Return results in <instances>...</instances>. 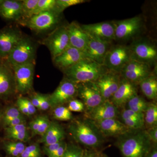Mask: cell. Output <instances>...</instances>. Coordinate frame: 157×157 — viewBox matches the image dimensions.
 Returning a JSON list of instances; mask_svg holds the SVG:
<instances>
[{
  "label": "cell",
  "mask_w": 157,
  "mask_h": 157,
  "mask_svg": "<svg viewBox=\"0 0 157 157\" xmlns=\"http://www.w3.org/2000/svg\"><path fill=\"white\" fill-rule=\"evenodd\" d=\"M68 131L76 143L87 149L97 150L105 141V137L94 121L86 117L72 120L68 126Z\"/></svg>",
  "instance_id": "1"
},
{
  "label": "cell",
  "mask_w": 157,
  "mask_h": 157,
  "mask_svg": "<svg viewBox=\"0 0 157 157\" xmlns=\"http://www.w3.org/2000/svg\"><path fill=\"white\" fill-rule=\"evenodd\" d=\"M117 138L116 146L123 157H144L154 144L145 129L132 130Z\"/></svg>",
  "instance_id": "2"
},
{
  "label": "cell",
  "mask_w": 157,
  "mask_h": 157,
  "mask_svg": "<svg viewBox=\"0 0 157 157\" xmlns=\"http://www.w3.org/2000/svg\"><path fill=\"white\" fill-rule=\"evenodd\" d=\"M107 70L104 65L86 58L63 72L65 77L79 84L95 82Z\"/></svg>",
  "instance_id": "3"
},
{
  "label": "cell",
  "mask_w": 157,
  "mask_h": 157,
  "mask_svg": "<svg viewBox=\"0 0 157 157\" xmlns=\"http://www.w3.org/2000/svg\"><path fill=\"white\" fill-rule=\"evenodd\" d=\"M131 59L153 67L156 65L157 48L154 42L148 38L138 37L128 45Z\"/></svg>",
  "instance_id": "4"
},
{
  "label": "cell",
  "mask_w": 157,
  "mask_h": 157,
  "mask_svg": "<svg viewBox=\"0 0 157 157\" xmlns=\"http://www.w3.org/2000/svg\"><path fill=\"white\" fill-rule=\"evenodd\" d=\"M36 53V43L29 37L23 36L6 59L12 66L35 64Z\"/></svg>",
  "instance_id": "5"
},
{
  "label": "cell",
  "mask_w": 157,
  "mask_h": 157,
  "mask_svg": "<svg viewBox=\"0 0 157 157\" xmlns=\"http://www.w3.org/2000/svg\"><path fill=\"white\" fill-rule=\"evenodd\" d=\"M113 22L115 26V40L122 42L132 41L139 37L144 26L143 18L140 16Z\"/></svg>",
  "instance_id": "6"
},
{
  "label": "cell",
  "mask_w": 157,
  "mask_h": 157,
  "mask_svg": "<svg viewBox=\"0 0 157 157\" xmlns=\"http://www.w3.org/2000/svg\"><path fill=\"white\" fill-rule=\"evenodd\" d=\"M131 60L128 45H111L104 58L103 65L107 70L120 73Z\"/></svg>",
  "instance_id": "7"
},
{
  "label": "cell",
  "mask_w": 157,
  "mask_h": 157,
  "mask_svg": "<svg viewBox=\"0 0 157 157\" xmlns=\"http://www.w3.org/2000/svg\"><path fill=\"white\" fill-rule=\"evenodd\" d=\"M52 60L58 56L70 46L67 25L57 27L44 40Z\"/></svg>",
  "instance_id": "8"
},
{
  "label": "cell",
  "mask_w": 157,
  "mask_h": 157,
  "mask_svg": "<svg viewBox=\"0 0 157 157\" xmlns=\"http://www.w3.org/2000/svg\"><path fill=\"white\" fill-rule=\"evenodd\" d=\"M78 84L65 77L52 94L49 95L51 107L63 106L77 97Z\"/></svg>",
  "instance_id": "9"
},
{
  "label": "cell",
  "mask_w": 157,
  "mask_h": 157,
  "mask_svg": "<svg viewBox=\"0 0 157 157\" xmlns=\"http://www.w3.org/2000/svg\"><path fill=\"white\" fill-rule=\"evenodd\" d=\"M60 13L55 11H44L29 17L26 26L37 32H44L57 26L60 20Z\"/></svg>",
  "instance_id": "10"
},
{
  "label": "cell",
  "mask_w": 157,
  "mask_h": 157,
  "mask_svg": "<svg viewBox=\"0 0 157 157\" xmlns=\"http://www.w3.org/2000/svg\"><path fill=\"white\" fill-rule=\"evenodd\" d=\"M35 63L12 66L14 70L17 93L28 94L33 89Z\"/></svg>",
  "instance_id": "11"
},
{
  "label": "cell",
  "mask_w": 157,
  "mask_h": 157,
  "mask_svg": "<svg viewBox=\"0 0 157 157\" xmlns=\"http://www.w3.org/2000/svg\"><path fill=\"white\" fill-rule=\"evenodd\" d=\"M77 96L84 104L86 113L90 112L105 101L94 82L78 84Z\"/></svg>",
  "instance_id": "12"
},
{
  "label": "cell",
  "mask_w": 157,
  "mask_h": 157,
  "mask_svg": "<svg viewBox=\"0 0 157 157\" xmlns=\"http://www.w3.org/2000/svg\"><path fill=\"white\" fill-rule=\"evenodd\" d=\"M0 59V99H7L17 93L13 67L6 60Z\"/></svg>",
  "instance_id": "13"
},
{
  "label": "cell",
  "mask_w": 157,
  "mask_h": 157,
  "mask_svg": "<svg viewBox=\"0 0 157 157\" xmlns=\"http://www.w3.org/2000/svg\"><path fill=\"white\" fill-rule=\"evenodd\" d=\"M152 68L149 65L131 59L120 74L121 78L137 85L155 70Z\"/></svg>",
  "instance_id": "14"
},
{
  "label": "cell",
  "mask_w": 157,
  "mask_h": 157,
  "mask_svg": "<svg viewBox=\"0 0 157 157\" xmlns=\"http://www.w3.org/2000/svg\"><path fill=\"white\" fill-rule=\"evenodd\" d=\"M121 79L120 73L108 70L95 82L104 100H110L119 86Z\"/></svg>",
  "instance_id": "15"
},
{
  "label": "cell",
  "mask_w": 157,
  "mask_h": 157,
  "mask_svg": "<svg viewBox=\"0 0 157 157\" xmlns=\"http://www.w3.org/2000/svg\"><path fill=\"white\" fill-rule=\"evenodd\" d=\"M81 26L88 34L101 41L112 43V41L115 40V26L113 21Z\"/></svg>",
  "instance_id": "16"
},
{
  "label": "cell",
  "mask_w": 157,
  "mask_h": 157,
  "mask_svg": "<svg viewBox=\"0 0 157 157\" xmlns=\"http://www.w3.org/2000/svg\"><path fill=\"white\" fill-rule=\"evenodd\" d=\"M23 36L18 29L9 27L0 30V58L7 59Z\"/></svg>",
  "instance_id": "17"
},
{
  "label": "cell",
  "mask_w": 157,
  "mask_h": 157,
  "mask_svg": "<svg viewBox=\"0 0 157 157\" xmlns=\"http://www.w3.org/2000/svg\"><path fill=\"white\" fill-rule=\"evenodd\" d=\"M87 48L85 52L86 58L103 65L104 58L111 47V43L104 42L88 34Z\"/></svg>",
  "instance_id": "18"
},
{
  "label": "cell",
  "mask_w": 157,
  "mask_h": 157,
  "mask_svg": "<svg viewBox=\"0 0 157 157\" xmlns=\"http://www.w3.org/2000/svg\"><path fill=\"white\" fill-rule=\"evenodd\" d=\"M94 122L105 138L118 137L132 131L117 118L97 121Z\"/></svg>",
  "instance_id": "19"
},
{
  "label": "cell",
  "mask_w": 157,
  "mask_h": 157,
  "mask_svg": "<svg viewBox=\"0 0 157 157\" xmlns=\"http://www.w3.org/2000/svg\"><path fill=\"white\" fill-rule=\"evenodd\" d=\"M137 85L128 80L121 78L119 86L110 101L118 108L124 107L129 99L137 94Z\"/></svg>",
  "instance_id": "20"
},
{
  "label": "cell",
  "mask_w": 157,
  "mask_h": 157,
  "mask_svg": "<svg viewBox=\"0 0 157 157\" xmlns=\"http://www.w3.org/2000/svg\"><path fill=\"white\" fill-rule=\"evenodd\" d=\"M86 58V57L83 52L70 46L53 59V61L57 67L64 71Z\"/></svg>",
  "instance_id": "21"
},
{
  "label": "cell",
  "mask_w": 157,
  "mask_h": 157,
  "mask_svg": "<svg viewBox=\"0 0 157 157\" xmlns=\"http://www.w3.org/2000/svg\"><path fill=\"white\" fill-rule=\"evenodd\" d=\"M118 109L110 100H105L94 109L86 113V117L94 121L117 118L120 113Z\"/></svg>",
  "instance_id": "22"
},
{
  "label": "cell",
  "mask_w": 157,
  "mask_h": 157,
  "mask_svg": "<svg viewBox=\"0 0 157 157\" xmlns=\"http://www.w3.org/2000/svg\"><path fill=\"white\" fill-rule=\"evenodd\" d=\"M70 46L77 48L85 54L88 42V35L76 21L67 25Z\"/></svg>",
  "instance_id": "23"
},
{
  "label": "cell",
  "mask_w": 157,
  "mask_h": 157,
  "mask_svg": "<svg viewBox=\"0 0 157 157\" xmlns=\"http://www.w3.org/2000/svg\"><path fill=\"white\" fill-rule=\"evenodd\" d=\"M66 136L63 128L56 121H51L50 125L39 140L44 146L50 145L63 141Z\"/></svg>",
  "instance_id": "24"
},
{
  "label": "cell",
  "mask_w": 157,
  "mask_h": 157,
  "mask_svg": "<svg viewBox=\"0 0 157 157\" xmlns=\"http://www.w3.org/2000/svg\"><path fill=\"white\" fill-rule=\"evenodd\" d=\"M0 15L7 20H19L23 16L21 1L4 0L0 6Z\"/></svg>",
  "instance_id": "25"
},
{
  "label": "cell",
  "mask_w": 157,
  "mask_h": 157,
  "mask_svg": "<svg viewBox=\"0 0 157 157\" xmlns=\"http://www.w3.org/2000/svg\"><path fill=\"white\" fill-rule=\"evenodd\" d=\"M140 90L148 99L156 100L157 98V79L155 70L149 76L139 82Z\"/></svg>",
  "instance_id": "26"
},
{
  "label": "cell",
  "mask_w": 157,
  "mask_h": 157,
  "mask_svg": "<svg viewBox=\"0 0 157 157\" xmlns=\"http://www.w3.org/2000/svg\"><path fill=\"white\" fill-rule=\"evenodd\" d=\"M5 130L6 138L8 140L24 143L29 140L31 138L26 124L8 127L5 128Z\"/></svg>",
  "instance_id": "27"
},
{
  "label": "cell",
  "mask_w": 157,
  "mask_h": 157,
  "mask_svg": "<svg viewBox=\"0 0 157 157\" xmlns=\"http://www.w3.org/2000/svg\"><path fill=\"white\" fill-rule=\"evenodd\" d=\"M26 147L24 142L14 140H8L3 144V149L8 157H19Z\"/></svg>",
  "instance_id": "28"
},
{
  "label": "cell",
  "mask_w": 157,
  "mask_h": 157,
  "mask_svg": "<svg viewBox=\"0 0 157 157\" xmlns=\"http://www.w3.org/2000/svg\"><path fill=\"white\" fill-rule=\"evenodd\" d=\"M144 128L157 126V105L155 102H148L144 113Z\"/></svg>",
  "instance_id": "29"
},
{
  "label": "cell",
  "mask_w": 157,
  "mask_h": 157,
  "mask_svg": "<svg viewBox=\"0 0 157 157\" xmlns=\"http://www.w3.org/2000/svg\"><path fill=\"white\" fill-rule=\"evenodd\" d=\"M148 102L144 98L137 94L133 96L127 102V109H131L135 112L144 113L147 108Z\"/></svg>",
  "instance_id": "30"
},
{
  "label": "cell",
  "mask_w": 157,
  "mask_h": 157,
  "mask_svg": "<svg viewBox=\"0 0 157 157\" xmlns=\"http://www.w3.org/2000/svg\"><path fill=\"white\" fill-rule=\"evenodd\" d=\"M22 116L24 115L20 112L16 106H9L2 111L1 124L2 125L4 128H5L12 120Z\"/></svg>",
  "instance_id": "31"
},
{
  "label": "cell",
  "mask_w": 157,
  "mask_h": 157,
  "mask_svg": "<svg viewBox=\"0 0 157 157\" xmlns=\"http://www.w3.org/2000/svg\"><path fill=\"white\" fill-rule=\"evenodd\" d=\"M49 11H57L56 0H39L33 15Z\"/></svg>",
  "instance_id": "32"
},
{
  "label": "cell",
  "mask_w": 157,
  "mask_h": 157,
  "mask_svg": "<svg viewBox=\"0 0 157 157\" xmlns=\"http://www.w3.org/2000/svg\"><path fill=\"white\" fill-rule=\"evenodd\" d=\"M54 118L56 120L68 121L73 119L72 112L69 110L67 107L64 106L55 107L53 110Z\"/></svg>",
  "instance_id": "33"
},
{
  "label": "cell",
  "mask_w": 157,
  "mask_h": 157,
  "mask_svg": "<svg viewBox=\"0 0 157 157\" xmlns=\"http://www.w3.org/2000/svg\"><path fill=\"white\" fill-rule=\"evenodd\" d=\"M83 151L84 149L78 144L73 143L67 144L64 154L62 157H82Z\"/></svg>",
  "instance_id": "34"
},
{
  "label": "cell",
  "mask_w": 157,
  "mask_h": 157,
  "mask_svg": "<svg viewBox=\"0 0 157 157\" xmlns=\"http://www.w3.org/2000/svg\"><path fill=\"white\" fill-rule=\"evenodd\" d=\"M19 157H42V152L39 144L34 143L26 147Z\"/></svg>",
  "instance_id": "35"
},
{
  "label": "cell",
  "mask_w": 157,
  "mask_h": 157,
  "mask_svg": "<svg viewBox=\"0 0 157 157\" xmlns=\"http://www.w3.org/2000/svg\"><path fill=\"white\" fill-rule=\"evenodd\" d=\"M39 0H24L21 1L23 16L29 17L33 15Z\"/></svg>",
  "instance_id": "36"
},
{
  "label": "cell",
  "mask_w": 157,
  "mask_h": 157,
  "mask_svg": "<svg viewBox=\"0 0 157 157\" xmlns=\"http://www.w3.org/2000/svg\"><path fill=\"white\" fill-rule=\"evenodd\" d=\"M119 116L120 117L121 120L131 119L137 120L144 121V113L135 112L131 109H127V108L123 109L121 112H120Z\"/></svg>",
  "instance_id": "37"
},
{
  "label": "cell",
  "mask_w": 157,
  "mask_h": 157,
  "mask_svg": "<svg viewBox=\"0 0 157 157\" xmlns=\"http://www.w3.org/2000/svg\"><path fill=\"white\" fill-rule=\"evenodd\" d=\"M86 2L85 0H56L57 11L61 14L68 7Z\"/></svg>",
  "instance_id": "38"
},
{
  "label": "cell",
  "mask_w": 157,
  "mask_h": 157,
  "mask_svg": "<svg viewBox=\"0 0 157 157\" xmlns=\"http://www.w3.org/2000/svg\"><path fill=\"white\" fill-rule=\"evenodd\" d=\"M121 121L131 130H140L144 128V121L137 120L128 119L122 120Z\"/></svg>",
  "instance_id": "39"
},
{
  "label": "cell",
  "mask_w": 157,
  "mask_h": 157,
  "mask_svg": "<svg viewBox=\"0 0 157 157\" xmlns=\"http://www.w3.org/2000/svg\"><path fill=\"white\" fill-rule=\"evenodd\" d=\"M67 108L70 111L75 112H83L85 111V107L81 101L74 99L68 103Z\"/></svg>",
  "instance_id": "40"
},
{
  "label": "cell",
  "mask_w": 157,
  "mask_h": 157,
  "mask_svg": "<svg viewBox=\"0 0 157 157\" xmlns=\"http://www.w3.org/2000/svg\"><path fill=\"white\" fill-rule=\"evenodd\" d=\"M51 121L46 115H42L41 122L39 128L35 133V135L42 136L46 132L50 125Z\"/></svg>",
  "instance_id": "41"
},
{
  "label": "cell",
  "mask_w": 157,
  "mask_h": 157,
  "mask_svg": "<svg viewBox=\"0 0 157 157\" xmlns=\"http://www.w3.org/2000/svg\"><path fill=\"white\" fill-rule=\"evenodd\" d=\"M38 95L40 101V110L45 111L49 109L51 107L49 96L40 94Z\"/></svg>",
  "instance_id": "42"
},
{
  "label": "cell",
  "mask_w": 157,
  "mask_h": 157,
  "mask_svg": "<svg viewBox=\"0 0 157 157\" xmlns=\"http://www.w3.org/2000/svg\"><path fill=\"white\" fill-rule=\"evenodd\" d=\"M20 101L22 102L23 104L25 105L26 108L28 110L30 116L34 115L36 112V108L33 104L30 99L28 98L21 97L18 98Z\"/></svg>",
  "instance_id": "43"
},
{
  "label": "cell",
  "mask_w": 157,
  "mask_h": 157,
  "mask_svg": "<svg viewBox=\"0 0 157 157\" xmlns=\"http://www.w3.org/2000/svg\"><path fill=\"white\" fill-rule=\"evenodd\" d=\"M63 140L58 142V143L54 144H50V145H46V146L44 145L43 149L44 153L48 157H51L53 154L56 151L57 149L59 148V147L60 146Z\"/></svg>",
  "instance_id": "44"
},
{
  "label": "cell",
  "mask_w": 157,
  "mask_h": 157,
  "mask_svg": "<svg viewBox=\"0 0 157 157\" xmlns=\"http://www.w3.org/2000/svg\"><path fill=\"white\" fill-rule=\"evenodd\" d=\"M41 118H42V116H38L29 123V129L32 132V137L35 136V133L39 128Z\"/></svg>",
  "instance_id": "45"
},
{
  "label": "cell",
  "mask_w": 157,
  "mask_h": 157,
  "mask_svg": "<svg viewBox=\"0 0 157 157\" xmlns=\"http://www.w3.org/2000/svg\"><path fill=\"white\" fill-rule=\"evenodd\" d=\"M148 137L153 144H157V126L152 127L145 129Z\"/></svg>",
  "instance_id": "46"
},
{
  "label": "cell",
  "mask_w": 157,
  "mask_h": 157,
  "mask_svg": "<svg viewBox=\"0 0 157 157\" xmlns=\"http://www.w3.org/2000/svg\"><path fill=\"white\" fill-rule=\"evenodd\" d=\"M26 120L25 117V116H22L15 118L12 120L8 124L6 128L14 127L15 126L18 125L22 124H26Z\"/></svg>",
  "instance_id": "47"
},
{
  "label": "cell",
  "mask_w": 157,
  "mask_h": 157,
  "mask_svg": "<svg viewBox=\"0 0 157 157\" xmlns=\"http://www.w3.org/2000/svg\"><path fill=\"white\" fill-rule=\"evenodd\" d=\"M67 143L65 142L64 140L63 141L60 146L59 147L56 151L53 154L51 157H62L63 155L66 148H67Z\"/></svg>",
  "instance_id": "48"
},
{
  "label": "cell",
  "mask_w": 157,
  "mask_h": 157,
  "mask_svg": "<svg viewBox=\"0 0 157 157\" xmlns=\"http://www.w3.org/2000/svg\"><path fill=\"white\" fill-rule=\"evenodd\" d=\"M16 107H17V109L19 110L20 112L23 115L29 117V114L28 110L26 108L25 105L22 104V102L20 101V100L17 98V102H16Z\"/></svg>",
  "instance_id": "49"
},
{
  "label": "cell",
  "mask_w": 157,
  "mask_h": 157,
  "mask_svg": "<svg viewBox=\"0 0 157 157\" xmlns=\"http://www.w3.org/2000/svg\"><path fill=\"white\" fill-rule=\"evenodd\" d=\"M100 153L96 150L86 149H84L82 157H98Z\"/></svg>",
  "instance_id": "50"
},
{
  "label": "cell",
  "mask_w": 157,
  "mask_h": 157,
  "mask_svg": "<svg viewBox=\"0 0 157 157\" xmlns=\"http://www.w3.org/2000/svg\"><path fill=\"white\" fill-rule=\"evenodd\" d=\"M30 100L34 107H36V109H40V101L38 94H36L32 96Z\"/></svg>",
  "instance_id": "51"
},
{
  "label": "cell",
  "mask_w": 157,
  "mask_h": 157,
  "mask_svg": "<svg viewBox=\"0 0 157 157\" xmlns=\"http://www.w3.org/2000/svg\"><path fill=\"white\" fill-rule=\"evenodd\" d=\"M144 157H157V144H153Z\"/></svg>",
  "instance_id": "52"
},
{
  "label": "cell",
  "mask_w": 157,
  "mask_h": 157,
  "mask_svg": "<svg viewBox=\"0 0 157 157\" xmlns=\"http://www.w3.org/2000/svg\"><path fill=\"white\" fill-rule=\"evenodd\" d=\"M2 111L0 108V124L2 123Z\"/></svg>",
  "instance_id": "53"
},
{
  "label": "cell",
  "mask_w": 157,
  "mask_h": 157,
  "mask_svg": "<svg viewBox=\"0 0 157 157\" xmlns=\"http://www.w3.org/2000/svg\"><path fill=\"white\" fill-rule=\"evenodd\" d=\"M98 157H108L106 155L100 153Z\"/></svg>",
  "instance_id": "54"
},
{
  "label": "cell",
  "mask_w": 157,
  "mask_h": 157,
  "mask_svg": "<svg viewBox=\"0 0 157 157\" xmlns=\"http://www.w3.org/2000/svg\"><path fill=\"white\" fill-rule=\"evenodd\" d=\"M4 0H0V6L4 2Z\"/></svg>",
  "instance_id": "55"
}]
</instances>
